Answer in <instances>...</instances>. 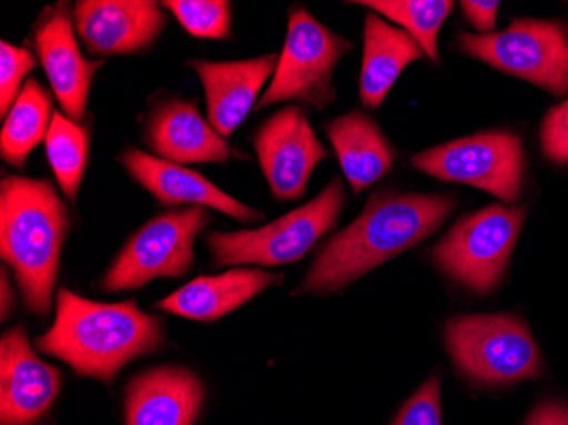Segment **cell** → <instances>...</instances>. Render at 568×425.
<instances>
[{
    "instance_id": "cell-1",
    "label": "cell",
    "mask_w": 568,
    "mask_h": 425,
    "mask_svg": "<svg viewBox=\"0 0 568 425\" xmlns=\"http://www.w3.org/2000/svg\"><path fill=\"white\" fill-rule=\"evenodd\" d=\"M442 194L383 190L325 245L296 293H335L433 235L455 210Z\"/></svg>"
},
{
    "instance_id": "cell-2",
    "label": "cell",
    "mask_w": 568,
    "mask_h": 425,
    "mask_svg": "<svg viewBox=\"0 0 568 425\" xmlns=\"http://www.w3.org/2000/svg\"><path fill=\"white\" fill-rule=\"evenodd\" d=\"M162 342L164 325L142 312L135 300L98 303L60 290L55 324L37 338V347L65 361L77 375L111 382L128 363L158 351Z\"/></svg>"
},
{
    "instance_id": "cell-3",
    "label": "cell",
    "mask_w": 568,
    "mask_h": 425,
    "mask_svg": "<svg viewBox=\"0 0 568 425\" xmlns=\"http://www.w3.org/2000/svg\"><path fill=\"white\" fill-rule=\"evenodd\" d=\"M69 225V210L50 182L2 179L0 254L14 271L26 306L38 315L50 312Z\"/></svg>"
},
{
    "instance_id": "cell-4",
    "label": "cell",
    "mask_w": 568,
    "mask_h": 425,
    "mask_svg": "<svg viewBox=\"0 0 568 425\" xmlns=\"http://www.w3.org/2000/svg\"><path fill=\"white\" fill-rule=\"evenodd\" d=\"M446 345L456 367L480 385H509L544 375V360L528 325L510 313L455 316Z\"/></svg>"
},
{
    "instance_id": "cell-5",
    "label": "cell",
    "mask_w": 568,
    "mask_h": 425,
    "mask_svg": "<svg viewBox=\"0 0 568 425\" xmlns=\"http://www.w3.org/2000/svg\"><path fill=\"white\" fill-rule=\"evenodd\" d=\"M343 182L334 181L305 206L281 216L270 225L242 232L210 233L213 265H284L300 261L322 236L339 222L344 208Z\"/></svg>"
},
{
    "instance_id": "cell-6",
    "label": "cell",
    "mask_w": 568,
    "mask_h": 425,
    "mask_svg": "<svg viewBox=\"0 0 568 425\" xmlns=\"http://www.w3.org/2000/svg\"><path fill=\"white\" fill-rule=\"evenodd\" d=\"M351 50V41L325 28L302 6H293L276 72L255 110L288 101L327 110L337 95L332 85L335 67Z\"/></svg>"
},
{
    "instance_id": "cell-7",
    "label": "cell",
    "mask_w": 568,
    "mask_h": 425,
    "mask_svg": "<svg viewBox=\"0 0 568 425\" xmlns=\"http://www.w3.org/2000/svg\"><path fill=\"white\" fill-rule=\"evenodd\" d=\"M525 219V208L500 204L471 213L434 247V262L468 290L493 293L503 281Z\"/></svg>"
},
{
    "instance_id": "cell-8",
    "label": "cell",
    "mask_w": 568,
    "mask_h": 425,
    "mask_svg": "<svg viewBox=\"0 0 568 425\" xmlns=\"http://www.w3.org/2000/svg\"><path fill=\"white\" fill-rule=\"evenodd\" d=\"M209 223L203 206L165 211L150 220L121 249L102 277V290H139L159 277L186 276L193 267L194 241Z\"/></svg>"
},
{
    "instance_id": "cell-9",
    "label": "cell",
    "mask_w": 568,
    "mask_h": 425,
    "mask_svg": "<svg viewBox=\"0 0 568 425\" xmlns=\"http://www.w3.org/2000/svg\"><path fill=\"white\" fill-rule=\"evenodd\" d=\"M458 43L463 53L551 94L568 92V30L560 22L518 19L500 33H462Z\"/></svg>"
},
{
    "instance_id": "cell-10",
    "label": "cell",
    "mask_w": 568,
    "mask_h": 425,
    "mask_svg": "<svg viewBox=\"0 0 568 425\" xmlns=\"http://www.w3.org/2000/svg\"><path fill=\"white\" fill-rule=\"evenodd\" d=\"M412 165L442 181L474 185L514 203L525 181L526 155L518 135L496 130L417 153Z\"/></svg>"
},
{
    "instance_id": "cell-11",
    "label": "cell",
    "mask_w": 568,
    "mask_h": 425,
    "mask_svg": "<svg viewBox=\"0 0 568 425\" xmlns=\"http://www.w3.org/2000/svg\"><path fill=\"white\" fill-rule=\"evenodd\" d=\"M254 149L277 201L300 200L310 175L328 155L300 105H288L264 121L255 133Z\"/></svg>"
},
{
    "instance_id": "cell-12",
    "label": "cell",
    "mask_w": 568,
    "mask_h": 425,
    "mask_svg": "<svg viewBox=\"0 0 568 425\" xmlns=\"http://www.w3.org/2000/svg\"><path fill=\"white\" fill-rule=\"evenodd\" d=\"M62 375L31 347L26 328L18 325L0 341V422L34 425L55 404Z\"/></svg>"
},
{
    "instance_id": "cell-13",
    "label": "cell",
    "mask_w": 568,
    "mask_h": 425,
    "mask_svg": "<svg viewBox=\"0 0 568 425\" xmlns=\"http://www.w3.org/2000/svg\"><path fill=\"white\" fill-rule=\"evenodd\" d=\"M73 26L91 55H128L146 50L168 24L162 6L152 0H81Z\"/></svg>"
},
{
    "instance_id": "cell-14",
    "label": "cell",
    "mask_w": 568,
    "mask_h": 425,
    "mask_svg": "<svg viewBox=\"0 0 568 425\" xmlns=\"http://www.w3.org/2000/svg\"><path fill=\"white\" fill-rule=\"evenodd\" d=\"M34 50L47 72L51 89L70 120L84 118L89 92L102 62L82 55L73 31V14L67 4L48 8L41 14L33 33Z\"/></svg>"
},
{
    "instance_id": "cell-15",
    "label": "cell",
    "mask_w": 568,
    "mask_h": 425,
    "mask_svg": "<svg viewBox=\"0 0 568 425\" xmlns=\"http://www.w3.org/2000/svg\"><path fill=\"white\" fill-rule=\"evenodd\" d=\"M143 139L159 159L179 165L223 164L242 156L186 99L159 102L146 118Z\"/></svg>"
},
{
    "instance_id": "cell-16",
    "label": "cell",
    "mask_w": 568,
    "mask_h": 425,
    "mask_svg": "<svg viewBox=\"0 0 568 425\" xmlns=\"http://www.w3.org/2000/svg\"><path fill=\"white\" fill-rule=\"evenodd\" d=\"M120 161L128 174L132 175L143 190L149 191L162 206H203L206 210L222 211L225 215L244 223L263 220L261 211L245 206L200 172L191 171L184 165L149 155L139 149L124 150Z\"/></svg>"
},
{
    "instance_id": "cell-17",
    "label": "cell",
    "mask_w": 568,
    "mask_h": 425,
    "mask_svg": "<svg viewBox=\"0 0 568 425\" xmlns=\"http://www.w3.org/2000/svg\"><path fill=\"white\" fill-rule=\"evenodd\" d=\"M206 94L209 121L216 133L229 139L254 108L261 89L274 75L277 57L237 60V62H190Z\"/></svg>"
},
{
    "instance_id": "cell-18",
    "label": "cell",
    "mask_w": 568,
    "mask_h": 425,
    "mask_svg": "<svg viewBox=\"0 0 568 425\" xmlns=\"http://www.w3.org/2000/svg\"><path fill=\"white\" fill-rule=\"evenodd\" d=\"M203 398V383L193 371L153 367L128 385L126 425H193Z\"/></svg>"
},
{
    "instance_id": "cell-19",
    "label": "cell",
    "mask_w": 568,
    "mask_h": 425,
    "mask_svg": "<svg viewBox=\"0 0 568 425\" xmlns=\"http://www.w3.org/2000/svg\"><path fill=\"white\" fill-rule=\"evenodd\" d=\"M281 280V274L261 270H232L219 276H201L162 300L155 308L190 321L215 322Z\"/></svg>"
},
{
    "instance_id": "cell-20",
    "label": "cell",
    "mask_w": 568,
    "mask_h": 425,
    "mask_svg": "<svg viewBox=\"0 0 568 425\" xmlns=\"http://www.w3.org/2000/svg\"><path fill=\"white\" fill-rule=\"evenodd\" d=\"M424 53L407 31L395 28L379 14H369L365 24V51L359 77V98L366 108H379L398 75Z\"/></svg>"
},
{
    "instance_id": "cell-21",
    "label": "cell",
    "mask_w": 568,
    "mask_h": 425,
    "mask_svg": "<svg viewBox=\"0 0 568 425\" xmlns=\"http://www.w3.org/2000/svg\"><path fill=\"white\" fill-rule=\"evenodd\" d=\"M325 131L354 193L359 194L390 172L394 149L368 114L353 111L335 118Z\"/></svg>"
},
{
    "instance_id": "cell-22",
    "label": "cell",
    "mask_w": 568,
    "mask_h": 425,
    "mask_svg": "<svg viewBox=\"0 0 568 425\" xmlns=\"http://www.w3.org/2000/svg\"><path fill=\"white\" fill-rule=\"evenodd\" d=\"M53 117V104L47 89L40 82L30 79L11 111L6 114L0 133L2 159L12 168H24L30 153L47 142Z\"/></svg>"
},
{
    "instance_id": "cell-23",
    "label": "cell",
    "mask_w": 568,
    "mask_h": 425,
    "mask_svg": "<svg viewBox=\"0 0 568 425\" xmlns=\"http://www.w3.org/2000/svg\"><path fill=\"white\" fill-rule=\"evenodd\" d=\"M47 156L60 190L75 203L89 162V130L63 113H55L48 131Z\"/></svg>"
},
{
    "instance_id": "cell-24",
    "label": "cell",
    "mask_w": 568,
    "mask_h": 425,
    "mask_svg": "<svg viewBox=\"0 0 568 425\" xmlns=\"http://www.w3.org/2000/svg\"><path fill=\"white\" fill-rule=\"evenodd\" d=\"M357 4L375 9L379 16L402 26L420 44L424 53L436 62L439 57L437 37L452 14L455 6L452 0H366Z\"/></svg>"
},
{
    "instance_id": "cell-25",
    "label": "cell",
    "mask_w": 568,
    "mask_h": 425,
    "mask_svg": "<svg viewBox=\"0 0 568 425\" xmlns=\"http://www.w3.org/2000/svg\"><path fill=\"white\" fill-rule=\"evenodd\" d=\"M161 6L171 11L193 37L206 40L230 37L232 4L225 0H165Z\"/></svg>"
},
{
    "instance_id": "cell-26",
    "label": "cell",
    "mask_w": 568,
    "mask_h": 425,
    "mask_svg": "<svg viewBox=\"0 0 568 425\" xmlns=\"http://www.w3.org/2000/svg\"><path fill=\"white\" fill-rule=\"evenodd\" d=\"M37 67V59L28 48L14 47L2 41L0 44V114L11 111L21 94L22 82Z\"/></svg>"
},
{
    "instance_id": "cell-27",
    "label": "cell",
    "mask_w": 568,
    "mask_h": 425,
    "mask_svg": "<svg viewBox=\"0 0 568 425\" xmlns=\"http://www.w3.org/2000/svg\"><path fill=\"white\" fill-rule=\"evenodd\" d=\"M394 425H442V380L434 375L405 402Z\"/></svg>"
},
{
    "instance_id": "cell-28",
    "label": "cell",
    "mask_w": 568,
    "mask_h": 425,
    "mask_svg": "<svg viewBox=\"0 0 568 425\" xmlns=\"http://www.w3.org/2000/svg\"><path fill=\"white\" fill-rule=\"evenodd\" d=\"M539 139L551 162L568 164V99L548 111Z\"/></svg>"
},
{
    "instance_id": "cell-29",
    "label": "cell",
    "mask_w": 568,
    "mask_h": 425,
    "mask_svg": "<svg viewBox=\"0 0 568 425\" xmlns=\"http://www.w3.org/2000/svg\"><path fill=\"white\" fill-rule=\"evenodd\" d=\"M499 2H480V0H463L462 9L467 16L468 22L480 34H490L496 30Z\"/></svg>"
},
{
    "instance_id": "cell-30",
    "label": "cell",
    "mask_w": 568,
    "mask_h": 425,
    "mask_svg": "<svg viewBox=\"0 0 568 425\" xmlns=\"http://www.w3.org/2000/svg\"><path fill=\"white\" fill-rule=\"evenodd\" d=\"M525 425H568V404L560 401L539 402L529 412Z\"/></svg>"
},
{
    "instance_id": "cell-31",
    "label": "cell",
    "mask_w": 568,
    "mask_h": 425,
    "mask_svg": "<svg viewBox=\"0 0 568 425\" xmlns=\"http://www.w3.org/2000/svg\"><path fill=\"white\" fill-rule=\"evenodd\" d=\"M0 306H2V321H6L9 312H12V308H14V291H12V286H9V277L6 271H2V300H0Z\"/></svg>"
}]
</instances>
